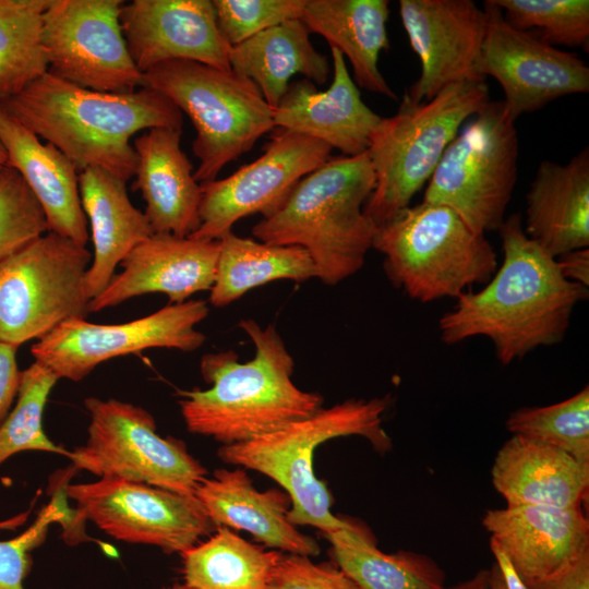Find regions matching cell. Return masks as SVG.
<instances>
[{"label": "cell", "mask_w": 589, "mask_h": 589, "mask_svg": "<svg viewBox=\"0 0 589 589\" xmlns=\"http://www.w3.org/2000/svg\"><path fill=\"white\" fill-rule=\"evenodd\" d=\"M524 582L528 589H589V551L551 575Z\"/></svg>", "instance_id": "obj_41"}, {"label": "cell", "mask_w": 589, "mask_h": 589, "mask_svg": "<svg viewBox=\"0 0 589 589\" xmlns=\"http://www.w3.org/2000/svg\"><path fill=\"white\" fill-rule=\"evenodd\" d=\"M122 0H51L43 15L48 72L74 85L104 93L143 87V73L128 49L121 24Z\"/></svg>", "instance_id": "obj_13"}, {"label": "cell", "mask_w": 589, "mask_h": 589, "mask_svg": "<svg viewBox=\"0 0 589 589\" xmlns=\"http://www.w3.org/2000/svg\"><path fill=\"white\" fill-rule=\"evenodd\" d=\"M7 164V153L2 144L0 143V166Z\"/></svg>", "instance_id": "obj_49"}, {"label": "cell", "mask_w": 589, "mask_h": 589, "mask_svg": "<svg viewBox=\"0 0 589 589\" xmlns=\"http://www.w3.org/2000/svg\"><path fill=\"white\" fill-rule=\"evenodd\" d=\"M182 130L153 128L133 141L136 166L132 190L146 204L153 233L190 237L200 227L201 184L181 149Z\"/></svg>", "instance_id": "obj_22"}, {"label": "cell", "mask_w": 589, "mask_h": 589, "mask_svg": "<svg viewBox=\"0 0 589 589\" xmlns=\"http://www.w3.org/2000/svg\"><path fill=\"white\" fill-rule=\"evenodd\" d=\"M76 518L91 520L109 537L182 553L216 530L195 496L112 478L67 484Z\"/></svg>", "instance_id": "obj_12"}, {"label": "cell", "mask_w": 589, "mask_h": 589, "mask_svg": "<svg viewBox=\"0 0 589 589\" xmlns=\"http://www.w3.org/2000/svg\"><path fill=\"white\" fill-rule=\"evenodd\" d=\"M269 589H360L334 562L314 563L310 556L283 553Z\"/></svg>", "instance_id": "obj_40"}, {"label": "cell", "mask_w": 589, "mask_h": 589, "mask_svg": "<svg viewBox=\"0 0 589 589\" xmlns=\"http://www.w3.org/2000/svg\"><path fill=\"white\" fill-rule=\"evenodd\" d=\"M122 33L144 73L168 61H193L230 71V45L211 0H133L120 10Z\"/></svg>", "instance_id": "obj_18"}, {"label": "cell", "mask_w": 589, "mask_h": 589, "mask_svg": "<svg viewBox=\"0 0 589 589\" xmlns=\"http://www.w3.org/2000/svg\"><path fill=\"white\" fill-rule=\"evenodd\" d=\"M503 261L479 291H466L438 321L441 339L455 345L482 336L504 365L530 351L561 342L588 287L565 279L555 257L530 239L519 214L497 230Z\"/></svg>", "instance_id": "obj_1"}, {"label": "cell", "mask_w": 589, "mask_h": 589, "mask_svg": "<svg viewBox=\"0 0 589 589\" xmlns=\"http://www.w3.org/2000/svg\"><path fill=\"white\" fill-rule=\"evenodd\" d=\"M0 143L7 166L24 179L47 220L48 231L85 245L87 218L81 204L75 165L57 147L39 137L0 104Z\"/></svg>", "instance_id": "obj_24"}, {"label": "cell", "mask_w": 589, "mask_h": 589, "mask_svg": "<svg viewBox=\"0 0 589 589\" xmlns=\"http://www.w3.org/2000/svg\"><path fill=\"white\" fill-rule=\"evenodd\" d=\"M490 569H482L471 579L445 589H488Z\"/></svg>", "instance_id": "obj_45"}, {"label": "cell", "mask_w": 589, "mask_h": 589, "mask_svg": "<svg viewBox=\"0 0 589 589\" xmlns=\"http://www.w3.org/2000/svg\"><path fill=\"white\" fill-rule=\"evenodd\" d=\"M482 525L522 581L551 575L589 551L581 506H506L488 510Z\"/></svg>", "instance_id": "obj_21"}, {"label": "cell", "mask_w": 589, "mask_h": 589, "mask_svg": "<svg viewBox=\"0 0 589 589\" xmlns=\"http://www.w3.org/2000/svg\"><path fill=\"white\" fill-rule=\"evenodd\" d=\"M526 235L557 257L589 245V151L566 165L543 160L526 195Z\"/></svg>", "instance_id": "obj_26"}, {"label": "cell", "mask_w": 589, "mask_h": 589, "mask_svg": "<svg viewBox=\"0 0 589 589\" xmlns=\"http://www.w3.org/2000/svg\"><path fill=\"white\" fill-rule=\"evenodd\" d=\"M208 315L203 300L168 303L158 311L122 324H95L85 318L63 322L33 344L34 360L59 380L79 382L98 364L151 348L199 349L206 337L195 326Z\"/></svg>", "instance_id": "obj_14"}, {"label": "cell", "mask_w": 589, "mask_h": 589, "mask_svg": "<svg viewBox=\"0 0 589 589\" xmlns=\"http://www.w3.org/2000/svg\"><path fill=\"white\" fill-rule=\"evenodd\" d=\"M445 149L422 202L454 211L472 230H498L517 181L519 143L504 103L489 101Z\"/></svg>", "instance_id": "obj_9"}, {"label": "cell", "mask_w": 589, "mask_h": 589, "mask_svg": "<svg viewBox=\"0 0 589 589\" xmlns=\"http://www.w3.org/2000/svg\"><path fill=\"white\" fill-rule=\"evenodd\" d=\"M281 554L217 527L206 541L180 553L183 584L192 589H269Z\"/></svg>", "instance_id": "obj_32"}, {"label": "cell", "mask_w": 589, "mask_h": 589, "mask_svg": "<svg viewBox=\"0 0 589 589\" xmlns=\"http://www.w3.org/2000/svg\"><path fill=\"white\" fill-rule=\"evenodd\" d=\"M330 152L318 140L280 129L254 161L229 177L201 183V224L190 237L219 240L241 218L254 214L272 216L301 179L332 157Z\"/></svg>", "instance_id": "obj_15"}, {"label": "cell", "mask_w": 589, "mask_h": 589, "mask_svg": "<svg viewBox=\"0 0 589 589\" xmlns=\"http://www.w3.org/2000/svg\"><path fill=\"white\" fill-rule=\"evenodd\" d=\"M488 589H506L502 574L496 564L490 568Z\"/></svg>", "instance_id": "obj_47"}, {"label": "cell", "mask_w": 589, "mask_h": 589, "mask_svg": "<svg viewBox=\"0 0 589 589\" xmlns=\"http://www.w3.org/2000/svg\"><path fill=\"white\" fill-rule=\"evenodd\" d=\"M84 406L89 416L88 435L84 445L71 452L72 470L194 496L207 470L183 441L160 436L146 409L97 397L86 398Z\"/></svg>", "instance_id": "obj_11"}, {"label": "cell", "mask_w": 589, "mask_h": 589, "mask_svg": "<svg viewBox=\"0 0 589 589\" xmlns=\"http://www.w3.org/2000/svg\"><path fill=\"white\" fill-rule=\"evenodd\" d=\"M330 86L320 92L305 79L290 83L273 111L274 124L318 140L342 156H357L368 152L382 117L362 100L342 53L330 48Z\"/></svg>", "instance_id": "obj_20"}, {"label": "cell", "mask_w": 589, "mask_h": 589, "mask_svg": "<svg viewBox=\"0 0 589 589\" xmlns=\"http://www.w3.org/2000/svg\"><path fill=\"white\" fill-rule=\"evenodd\" d=\"M51 0H0V103L48 72L43 15Z\"/></svg>", "instance_id": "obj_33"}, {"label": "cell", "mask_w": 589, "mask_h": 589, "mask_svg": "<svg viewBox=\"0 0 589 589\" xmlns=\"http://www.w3.org/2000/svg\"><path fill=\"white\" fill-rule=\"evenodd\" d=\"M32 510V506L23 512V513H20L13 517H10L8 519H4V520H1L0 521V530H14L16 528H19L20 526H22L28 518L29 516V513Z\"/></svg>", "instance_id": "obj_46"}, {"label": "cell", "mask_w": 589, "mask_h": 589, "mask_svg": "<svg viewBox=\"0 0 589 589\" xmlns=\"http://www.w3.org/2000/svg\"><path fill=\"white\" fill-rule=\"evenodd\" d=\"M58 381L48 368L36 361L21 371L15 406L0 425V466L26 450L71 456V452L52 442L43 428L44 410Z\"/></svg>", "instance_id": "obj_35"}, {"label": "cell", "mask_w": 589, "mask_h": 589, "mask_svg": "<svg viewBox=\"0 0 589 589\" xmlns=\"http://www.w3.org/2000/svg\"><path fill=\"white\" fill-rule=\"evenodd\" d=\"M218 241L215 281L209 290L214 306H226L273 280L301 283L316 277L314 263L301 247L269 244L232 231Z\"/></svg>", "instance_id": "obj_31"}, {"label": "cell", "mask_w": 589, "mask_h": 589, "mask_svg": "<svg viewBox=\"0 0 589 589\" xmlns=\"http://www.w3.org/2000/svg\"><path fill=\"white\" fill-rule=\"evenodd\" d=\"M17 347L0 342V425L16 399L21 371L16 361Z\"/></svg>", "instance_id": "obj_42"}, {"label": "cell", "mask_w": 589, "mask_h": 589, "mask_svg": "<svg viewBox=\"0 0 589 589\" xmlns=\"http://www.w3.org/2000/svg\"><path fill=\"white\" fill-rule=\"evenodd\" d=\"M562 276L573 283L589 286V250L577 249L555 257Z\"/></svg>", "instance_id": "obj_43"}, {"label": "cell", "mask_w": 589, "mask_h": 589, "mask_svg": "<svg viewBox=\"0 0 589 589\" xmlns=\"http://www.w3.org/2000/svg\"><path fill=\"white\" fill-rule=\"evenodd\" d=\"M218 252V240L153 233L122 260V271L89 301L88 312H99L147 293H164L175 304L199 291L211 290Z\"/></svg>", "instance_id": "obj_19"}, {"label": "cell", "mask_w": 589, "mask_h": 589, "mask_svg": "<svg viewBox=\"0 0 589 589\" xmlns=\"http://www.w3.org/2000/svg\"><path fill=\"white\" fill-rule=\"evenodd\" d=\"M323 536L330 544L334 563L360 589L446 588V575L432 557L406 550L384 553L358 524Z\"/></svg>", "instance_id": "obj_30"}, {"label": "cell", "mask_w": 589, "mask_h": 589, "mask_svg": "<svg viewBox=\"0 0 589 589\" xmlns=\"http://www.w3.org/2000/svg\"><path fill=\"white\" fill-rule=\"evenodd\" d=\"M194 496L215 527L242 530L264 546L289 554L316 556L318 543L288 519L290 498L279 489L259 491L245 469H216Z\"/></svg>", "instance_id": "obj_23"}, {"label": "cell", "mask_w": 589, "mask_h": 589, "mask_svg": "<svg viewBox=\"0 0 589 589\" xmlns=\"http://www.w3.org/2000/svg\"><path fill=\"white\" fill-rule=\"evenodd\" d=\"M85 245L48 231L0 261V342L41 339L57 326L85 318L89 299Z\"/></svg>", "instance_id": "obj_10"}, {"label": "cell", "mask_w": 589, "mask_h": 589, "mask_svg": "<svg viewBox=\"0 0 589 589\" xmlns=\"http://www.w3.org/2000/svg\"><path fill=\"white\" fill-rule=\"evenodd\" d=\"M490 548L495 557V561H496L495 564L497 565L502 574L505 588L506 589H528L526 584L517 575L512 564L509 563L508 558L506 557L504 552L501 550V548L496 544V542H494L493 540H490Z\"/></svg>", "instance_id": "obj_44"}, {"label": "cell", "mask_w": 589, "mask_h": 589, "mask_svg": "<svg viewBox=\"0 0 589 589\" xmlns=\"http://www.w3.org/2000/svg\"><path fill=\"white\" fill-rule=\"evenodd\" d=\"M372 248L384 256L392 285L422 303L458 298L497 269L485 236L450 208L421 202L376 226Z\"/></svg>", "instance_id": "obj_7"}, {"label": "cell", "mask_w": 589, "mask_h": 589, "mask_svg": "<svg viewBox=\"0 0 589 589\" xmlns=\"http://www.w3.org/2000/svg\"><path fill=\"white\" fill-rule=\"evenodd\" d=\"M399 15L421 64L419 79L404 97L428 101L450 84L480 77L486 17L474 1L400 0Z\"/></svg>", "instance_id": "obj_17"}, {"label": "cell", "mask_w": 589, "mask_h": 589, "mask_svg": "<svg viewBox=\"0 0 589 589\" xmlns=\"http://www.w3.org/2000/svg\"><path fill=\"white\" fill-rule=\"evenodd\" d=\"M515 28L551 46L588 47V0H493Z\"/></svg>", "instance_id": "obj_36"}, {"label": "cell", "mask_w": 589, "mask_h": 589, "mask_svg": "<svg viewBox=\"0 0 589 589\" xmlns=\"http://www.w3.org/2000/svg\"><path fill=\"white\" fill-rule=\"evenodd\" d=\"M505 426L513 435L553 446L589 462V387L554 405L516 409Z\"/></svg>", "instance_id": "obj_34"}, {"label": "cell", "mask_w": 589, "mask_h": 589, "mask_svg": "<svg viewBox=\"0 0 589 589\" xmlns=\"http://www.w3.org/2000/svg\"><path fill=\"white\" fill-rule=\"evenodd\" d=\"M489 101L485 79H468L448 85L428 101L417 104L402 97L395 115L382 117L368 148L375 187L363 206L376 226L409 206L462 123Z\"/></svg>", "instance_id": "obj_6"}, {"label": "cell", "mask_w": 589, "mask_h": 589, "mask_svg": "<svg viewBox=\"0 0 589 589\" xmlns=\"http://www.w3.org/2000/svg\"><path fill=\"white\" fill-rule=\"evenodd\" d=\"M506 506H581L588 495L589 462L553 446L512 435L498 449L491 470Z\"/></svg>", "instance_id": "obj_25"}, {"label": "cell", "mask_w": 589, "mask_h": 589, "mask_svg": "<svg viewBox=\"0 0 589 589\" xmlns=\"http://www.w3.org/2000/svg\"><path fill=\"white\" fill-rule=\"evenodd\" d=\"M82 208L91 225L93 259L85 274L89 301L99 294L128 253L153 235L143 212L128 194L127 181L100 168L79 173Z\"/></svg>", "instance_id": "obj_27"}, {"label": "cell", "mask_w": 589, "mask_h": 589, "mask_svg": "<svg viewBox=\"0 0 589 589\" xmlns=\"http://www.w3.org/2000/svg\"><path fill=\"white\" fill-rule=\"evenodd\" d=\"M306 0H213L225 40L238 45L289 20L300 19Z\"/></svg>", "instance_id": "obj_38"}, {"label": "cell", "mask_w": 589, "mask_h": 589, "mask_svg": "<svg viewBox=\"0 0 589 589\" xmlns=\"http://www.w3.org/2000/svg\"><path fill=\"white\" fill-rule=\"evenodd\" d=\"M46 232L45 213L24 179L0 166V261Z\"/></svg>", "instance_id": "obj_37"}, {"label": "cell", "mask_w": 589, "mask_h": 589, "mask_svg": "<svg viewBox=\"0 0 589 589\" xmlns=\"http://www.w3.org/2000/svg\"><path fill=\"white\" fill-rule=\"evenodd\" d=\"M387 406L386 397L347 399L254 440L221 445L217 456L276 481L290 498L288 519L294 526H312L322 533L346 529L351 521L332 513V493L314 474V452L332 438L359 435L377 453H387L392 441L382 426Z\"/></svg>", "instance_id": "obj_5"}, {"label": "cell", "mask_w": 589, "mask_h": 589, "mask_svg": "<svg viewBox=\"0 0 589 589\" xmlns=\"http://www.w3.org/2000/svg\"><path fill=\"white\" fill-rule=\"evenodd\" d=\"M310 34L302 21L296 19L230 46L231 71L253 81L274 111L294 74L321 85L328 79V59L314 48Z\"/></svg>", "instance_id": "obj_29"}, {"label": "cell", "mask_w": 589, "mask_h": 589, "mask_svg": "<svg viewBox=\"0 0 589 589\" xmlns=\"http://www.w3.org/2000/svg\"><path fill=\"white\" fill-rule=\"evenodd\" d=\"M255 356L239 362L233 350L202 357L200 370L207 389L178 390L189 432L221 445L243 443L308 418L323 408L324 398L292 382L294 360L274 325L241 320Z\"/></svg>", "instance_id": "obj_3"}, {"label": "cell", "mask_w": 589, "mask_h": 589, "mask_svg": "<svg viewBox=\"0 0 589 589\" xmlns=\"http://www.w3.org/2000/svg\"><path fill=\"white\" fill-rule=\"evenodd\" d=\"M387 0H306L300 20L350 62L357 86L396 100L378 69V57L389 48Z\"/></svg>", "instance_id": "obj_28"}, {"label": "cell", "mask_w": 589, "mask_h": 589, "mask_svg": "<svg viewBox=\"0 0 589 589\" xmlns=\"http://www.w3.org/2000/svg\"><path fill=\"white\" fill-rule=\"evenodd\" d=\"M64 517L61 498L55 496L24 531L0 541V589H25L24 580L33 566L32 553L45 542L50 527L63 522Z\"/></svg>", "instance_id": "obj_39"}, {"label": "cell", "mask_w": 589, "mask_h": 589, "mask_svg": "<svg viewBox=\"0 0 589 589\" xmlns=\"http://www.w3.org/2000/svg\"><path fill=\"white\" fill-rule=\"evenodd\" d=\"M143 87L155 89L185 113L195 130L200 160L194 178L215 180L229 163L249 152L275 128L273 109L253 81L233 71L193 61H168L143 73Z\"/></svg>", "instance_id": "obj_8"}, {"label": "cell", "mask_w": 589, "mask_h": 589, "mask_svg": "<svg viewBox=\"0 0 589 589\" xmlns=\"http://www.w3.org/2000/svg\"><path fill=\"white\" fill-rule=\"evenodd\" d=\"M160 589H192V588H190L189 586H187L183 582L182 584L176 582V584H172L170 586L161 587Z\"/></svg>", "instance_id": "obj_48"}, {"label": "cell", "mask_w": 589, "mask_h": 589, "mask_svg": "<svg viewBox=\"0 0 589 589\" xmlns=\"http://www.w3.org/2000/svg\"><path fill=\"white\" fill-rule=\"evenodd\" d=\"M375 187L368 152L330 157L294 187L283 206L252 228L275 245H297L311 256L316 278L335 286L361 269L376 225L363 212Z\"/></svg>", "instance_id": "obj_4"}, {"label": "cell", "mask_w": 589, "mask_h": 589, "mask_svg": "<svg viewBox=\"0 0 589 589\" xmlns=\"http://www.w3.org/2000/svg\"><path fill=\"white\" fill-rule=\"evenodd\" d=\"M483 10L486 26L477 74L500 83L513 120L560 97L589 92V68L578 56L515 28L493 0Z\"/></svg>", "instance_id": "obj_16"}, {"label": "cell", "mask_w": 589, "mask_h": 589, "mask_svg": "<svg viewBox=\"0 0 589 589\" xmlns=\"http://www.w3.org/2000/svg\"><path fill=\"white\" fill-rule=\"evenodd\" d=\"M0 104L62 152L80 172L100 168L124 181L135 172L133 135L153 128L182 130L183 125V113L155 89L104 93L49 72Z\"/></svg>", "instance_id": "obj_2"}]
</instances>
